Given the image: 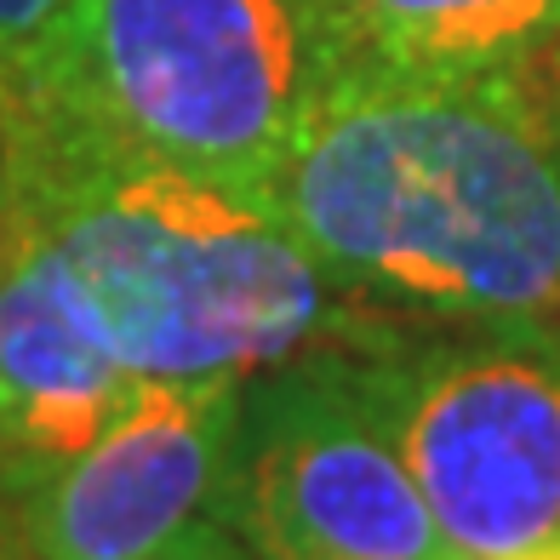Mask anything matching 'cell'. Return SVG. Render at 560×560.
I'll return each instance as SVG.
<instances>
[{"instance_id": "obj_1", "label": "cell", "mask_w": 560, "mask_h": 560, "mask_svg": "<svg viewBox=\"0 0 560 560\" xmlns=\"http://www.w3.org/2000/svg\"><path fill=\"white\" fill-rule=\"evenodd\" d=\"M264 200L372 310L560 320V46L475 69L361 52Z\"/></svg>"}, {"instance_id": "obj_2", "label": "cell", "mask_w": 560, "mask_h": 560, "mask_svg": "<svg viewBox=\"0 0 560 560\" xmlns=\"http://www.w3.org/2000/svg\"><path fill=\"white\" fill-rule=\"evenodd\" d=\"M0 166L12 218L58 252L138 377H258L389 332L269 200L126 149L58 104L0 97Z\"/></svg>"}, {"instance_id": "obj_3", "label": "cell", "mask_w": 560, "mask_h": 560, "mask_svg": "<svg viewBox=\"0 0 560 560\" xmlns=\"http://www.w3.org/2000/svg\"><path fill=\"white\" fill-rule=\"evenodd\" d=\"M361 58L332 0H69L0 97H40L126 149L258 195Z\"/></svg>"}, {"instance_id": "obj_4", "label": "cell", "mask_w": 560, "mask_h": 560, "mask_svg": "<svg viewBox=\"0 0 560 560\" xmlns=\"http://www.w3.org/2000/svg\"><path fill=\"white\" fill-rule=\"evenodd\" d=\"M361 361L457 560L560 538V320L384 332Z\"/></svg>"}, {"instance_id": "obj_5", "label": "cell", "mask_w": 560, "mask_h": 560, "mask_svg": "<svg viewBox=\"0 0 560 560\" xmlns=\"http://www.w3.org/2000/svg\"><path fill=\"white\" fill-rule=\"evenodd\" d=\"M223 526L258 560H457L372 395L361 343L246 377Z\"/></svg>"}, {"instance_id": "obj_6", "label": "cell", "mask_w": 560, "mask_h": 560, "mask_svg": "<svg viewBox=\"0 0 560 560\" xmlns=\"http://www.w3.org/2000/svg\"><path fill=\"white\" fill-rule=\"evenodd\" d=\"M246 377H138L86 452L0 487L35 560H149L229 515Z\"/></svg>"}, {"instance_id": "obj_7", "label": "cell", "mask_w": 560, "mask_h": 560, "mask_svg": "<svg viewBox=\"0 0 560 560\" xmlns=\"http://www.w3.org/2000/svg\"><path fill=\"white\" fill-rule=\"evenodd\" d=\"M138 372L109 349L69 269L12 218L0 258V487L86 452Z\"/></svg>"}, {"instance_id": "obj_8", "label": "cell", "mask_w": 560, "mask_h": 560, "mask_svg": "<svg viewBox=\"0 0 560 560\" xmlns=\"http://www.w3.org/2000/svg\"><path fill=\"white\" fill-rule=\"evenodd\" d=\"M366 58L418 69L509 63L560 46V0H332Z\"/></svg>"}, {"instance_id": "obj_9", "label": "cell", "mask_w": 560, "mask_h": 560, "mask_svg": "<svg viewBox=\"0 0 560 560\" xmlns=\"http://www.w3.org/2000/svg\"><path fill=\"white\" fill-rule=\"evenodd\" d=\"M63 12L69 0H0V74H18L23 63H35L40 46L63 23Z\"/></svg>"}, {"instance_id": "obj_10", "label": "cell", "mask_w": 560, "mask_h": 560, "mask_svg": "<svg viewBox=\"0 0 560 560\" xmlns=\"http://www.w3.org/2000/svg\"><path fill=\"white\" fill-rule=\"evenodd\" d=\"M149 560H258V555H252L223 521H200V526L184 532V538H172L166 549H155Z\"/></svg>"}, {"instance_id": "obj_11", "label": "cell", "mask_w": 560, "mask_h": 560, "mask_svg": "<svg viewBox=\"0 0 560 560\" xmlns=\"http://www.w3.org/2000/svg\"><path fill=\"white\" fill-rule=\"evenodd\" d=\"M12 246V189H7V166H0V258Z\"/></svg>"}, {"instance_id": "obj_12", "label": "cell", "mask_w": 560, "mask_h": 560, "mask_svg": "<svg viewBox=\"0 0 560 560\" xmlns=\"http://www.w3.org/2000/svg\"><path fill=\"white\" fill-rule=\"evenodd\" d=\"M492 560H560V538H555V544H532V549H515V555H492Z\"/></svg>"}]
</instances>
